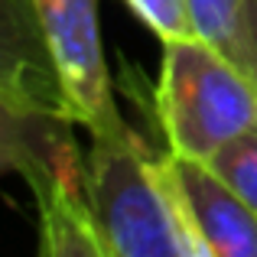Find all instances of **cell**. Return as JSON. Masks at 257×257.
<instances>
[{"mask_svg":"<svg viewBox=\"0 0 257 257\" xmlns=\"http://www.w3.org/2000/svg\"><path fill=\"white\" fill-rule=\"evenodd\" d=\"M244 75L257 88V0H247V65Z\"/></svg>","mask_w":257,"mask_h":257,"instance_id":"obj_12","label":"cell"},{"mask_svg":"<svg viewBox=\"0 0 257 257\" xmlns=\"http://www.w3.org/2000/svg\"><path fill=\"white\" fill-rule=\"evenodd\" d=\"M157 117L173 157L208 163L228 140L257 131V88L212 43L173 39L163 49Z\"/></svg>","mask_w":257,"mask_h":257,"instance_id":"obj_1","label":"cell"},{"mask_svg":"<svg viewBox=\"0 0 257 257\" xmlns=\"http://www.w3.org/2000/svg\"><path fill=\"white\" fill-rule=\"evenodd\" d=\"M153 163H157V179H160L166 199H170V208H173L176 231H179V244H182V257H218V251L212 247V241H208L205 231L199 228L195 215L189 212V202H186V195H182L179 182H176L170 163H166V153H163V157L157 153Z\"/></svg>","mask_w":257,"mask_h":257,"instance_id":"obj_10","label":"cell"},{"mask_svg":"<svg viewBox=\"0 0 257 257\" xmlns=\"http://www.w3.org/2000/svg\"><path fill=\"white\" fill-rule=\"evenodd\" d=\"M157 153L131 131L91 134L85 192L117 257H182L170 199L157 179Z\"/></svg>","mask_w":257,"mask_h":257,"instance_id":"obj_2","label":"cell"},{"mask_svg":"<svg viewBox=\"0 0 257 257\" xmlns=\"http://www.w3.org/2000/svg\"><path fill=\"white\" fill-rule=\"evenodd\" d=\"M39 257H43V254H39Z\"/></svg>","mask_w":257,"mask_h":257,"instance_id":"obj_13","label":"cell"},{"mask_svg":"<svg viewBox=\"0 0 257 257\" xmlns=\"http://www.w3.org/2000/svg\"><path fill=\"white\" fill-rule=\"evenodd\" d=\"M199 39L212 43L241 72L247 65V0H186Z\"/></svg>","mask_w":257,"mask_h":257,"instance_id":"obj_8","label":"cell"},{"mask_svg":"<svg viewBox=\"0 0 257 257\" xmlns=\"http://www.w3.org/2000/svg\"><path fill=\"white\" fill-rule=\"evenodd\" d=\"M166 163L179 182L182 195L189 202V212L195 215L199 228L218 257H257V212L244 199L231 192L205 163L182 160L166 150Z\"/></svg>","mask_w":257,"mask_h":257,"instance_id":"obj_6","label":"cell"},{"mask_svg":"<svg viewBox=\"0 0 257 257\" xmlns=\"http://www.w3.org/2000/svg\"><path fill=\"white\" fill-rule=\"evenodd\" d=\"M127 7H131L140 23H144L153 36H160L163 43L199 36L186 0H127Z\"/></svg>","mask_w":257,"mask_h":257,"instance_id":"obj_11","label":"cell"},{"mask_svg":"<svg viewBox=\"0 0 257 257\" xmlns=\"http://www.w3.org/2000/svg\"><path fill=\"white\" fill-rule=\"evenodd\" d=\"M62 78L72 117L88 134H117L124 117L114 101L98 26V0H33Z\"/></svg>","mask_w":257,"mask_h":257,"instance_id":"obj_3","label":"cell"},{"mask_svg":"<svg viewBox=\"0 0 257 257\" xmlns=\"http://www.w3.org/2000/svg\"><path fill=\"white\" fill-rule=\"evenodd\" d=\"M205 166L257 212V131L228 140Z\"/></svg>","mask_w":257,"mask_h":257,"instance_id":"obj_9","label":"cell"},{"mask_svg":"<svg viewBox=\"0 0 257 257\" xmlns=\"http://www.w3.org/2000/svg\"><path fill=\"white\" fill-rule=\"evenodd\" d=\"M0 91L75 124L33 0H0Z\"/></svg>","mask_w":257,"mask_h":257,"instance_id":"obj_4","label":"cell"},{"mask_svg":"<svg viewBox=\"0 0 257 257\" xmlns=\"http://www.w3.org/2000/svg\"><path fill=\"white\" fill-rule=\"evenodd\" d=\"M39 208L43 257H117L85 192V160L30 176Z\"/></svg>","mask_w":257,"mask_h":257,"instance_id":"obj_5","label":"cell"},{"mask_svg":"<svg viewBox=\"0 0 257 257\" xmlns=\"http://www.w3.org/2000/svg\"><path fill=\"white\" fill-rule=\"evenodd\" d=\"M72 120L36 111L23 101L0 91V173H36L78 160V150L69 137Z\"/></svg>","mask_w":257,"mask_h":257,"instance_id":"obj_7","label":"cell"}]
</instances>
